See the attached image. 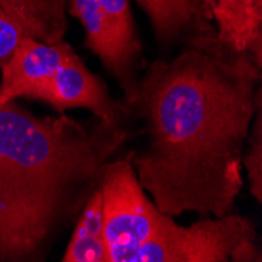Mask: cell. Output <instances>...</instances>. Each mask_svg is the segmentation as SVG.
Instances as JSON below:
<instances>
[{
    "label": "cell",
    "mask_w": 262,
    "mask_h": 262,
    "mask_svg": "<svg viewBox=\"0 0 262 262\" xmlns=\"http://www.w3.org/2000/svg\"><path fill=\"white\" fill-rule=\"evenodd\" d=\"M68 30V0H0V66L26 39L58 42Z\"/></svg>",
    "instance_id": "obj_7"
},
{
    "label": "cell",
    "mask_w": 262,
    "mask_h": 262,
    "mask_svg": "<svg viewBox=\"0 0 262 262\" xmlns=\"http://www.w3.org/2000/svg\"><path fill=\"white\" fill-rule=\"evenodd\" d=\"M146 13L157 39L170 46L212 33L207 11L201 0H135Z\"/></svg>",
    "instance_id": "obj_9"
},
{
    "label": "cell",
    "mask_w": 262,
    "mask_h": 262,
    "mask_svg": "<svg viewBox=\"0 0 262 262\" xmlns=\"http://www.w3.org/2000/svg\"><path fill=\"white\" fill-rule=\"evenodd\" d=\"M254 129L248 135L250 146L244 152V168L248 171L250 188L257 203L262 200V123H260V105L256 112Z\"/></svg>",
    "instance_id": "obj_13"
},
{
    "label": "cell",
    "mask_w": 262,
    "mask_h": 262,
    "mask_svg": "<svg viewBox=\"0 0 262 262\" xmlns=\"http://www.w3.org/2000/svg\"><path fill=\"white\" fill-rule=\"evenodd\" d=\"M102 11L107 17V22L112 29L116 49L120 54L121 63L124 71L137 88L138 77H137V66H138V55L141 46L135 32L134 16L130 10V0H99Z\"/></svg>",
    "instance_id": "obj_12"
},
{
    "label": "cell",
    "mask_w": 262,
    "mask_h": 262,
    "mask_svg": "<svg viewBox=\"0 0 262 262\" xmlns=\"http://www.w3.org/2000/svg\"><path fill=\"white\" fill-rule=\"evenodd\" d=\"M71 52L73 47L64 42V39L58 42L22 41L10 58L0 66V104L16 101L17 98L39 101L54 74Z\"/></svg>",
    "instance_id": "obj_6"
},
{
    "label": "cell",
    "mask_w": 262,
    "mask_h": 262,
    "mask_svg": "<svg viewBox=\"0 0 262 262\" xmlns=\"http://www.w3.org/2000/svg\"><path fill=\"white\" fill-rule=\"evenodd\" d=\"M260 260L253 223L226 213L181 226L163 213L157 232L141 245L132 262H228Z\"/></svg>",
    "instance_id": "obj_3"
},
{
    "label": "cell",
    "mask_w": 262,
    "mask_h": 262,
    "mask_svg": "<svg viewBox=\"0 0 262 262\" xmlns=\"http://www.w3.org/2000/svg\"><path fill=\"white\" fill-rule=\"evenodd\" d=\"M68 10L80 20L86 35V46L99 57L104 66L123 88L126 99H129L135 91V86L124 71L101 2L99 0H68Z\"/></svg>",
    "instance_id": "obj_10"
},
{
    "label": "cell",
    "mask_w": 262,
    "mask_h": 262,
    "mask_svg": "<svg viewBox=\"0 0 262 262\" xmlns=\"http://www.w3.org/2000/svg\"><path fill=\"white\" fill-rule=\"evenodd\" d=\"M99 188L108 262H132L137 250L157 232L163 212L140 185L130 151L107 162Z\"/></svg>",
    "instance_id": "obj_4"
},
{
    "label": "cell",
    "mask_w": 262,
    "mask_h": 262,
    "mask_svg": "<svg viewBox=\"0 0 262 262\" xmlns=\"http://www.w3.org/2000/svg\"><path fill=\"white\" fill-rule=\"evenodd\" d=\"M63 262H108L102 217L101 188L91 195L74 223L73 234L63 254Z\"/></svg>",
    "instance_id": "obj_11"
},
{
    "label": "cell",
    "mask_w": 262,
    "mask_h": 262,
    "mask_svg": "<svg viewBox=\"0 0 262 262\" xmlns=\"http://www.w3.org/2000/svg\"><path fill=\"white\" fill-rule=\"evenodd\" d=\"M126 101L143 135L132 166L154 204L171 217L229 213L260 105V61L217 33L200 35L173 60L154 61Z\"/></svg>",
    "instance_id": "obj_1"
},
{
    "label": "cell",
    "mask_w": 262,
    "mask_h": 262,
    "mask_svg": "<svg viewBox=\"0 0 262 262\" xmlns=\"http://www.w3.org/2000/svg\"><path fill=\"white\" fill-rule=\"evenodd\" d=\"M127 138L123 126L101 120L88 127L0 104V260H41L76 223Z\"/></svg>",
    "instance_id": "obj_2"
},
{
    "label": "cell",
    "mask_w": 262,
    "mask_h": 262,
    "mask_svg": "<svg viewBox=\"0 0 262 262\" xmlns=\"http://www.w3.org/2000/svg\"><path fill=\"white\" fill-rule=\"evenodd\" d=\"M39 101L51 104L58 112L90 110L98 120L112 126H123L126 116V107L110 96L104 82L90 73L74 51L58 68Z\"/></svg>",
    "instance_id": "obj_5"
},
{
    "label": "cell",
    "mask_w": 262,
    "mask_h": 262,
    "mask_svg": "<svg viewBox=\"0 0 262 262\" xmlns=\"http://www.w3.org/2000/svg\"><path fill=\"white\" fill-rule=\"evenodd\" d=\"M217 36L239 52L262 58V0H203Z\"/></svg>",
    "instance_id": "obj_8"
}]
</instances>
